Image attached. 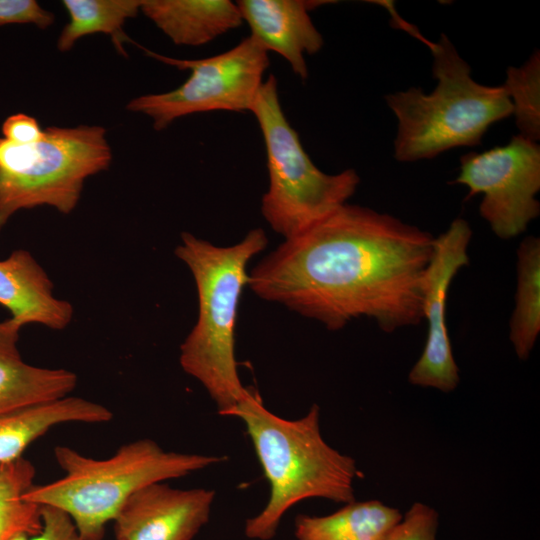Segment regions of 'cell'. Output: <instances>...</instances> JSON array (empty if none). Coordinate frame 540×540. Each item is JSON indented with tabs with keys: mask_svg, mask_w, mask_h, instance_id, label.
Masks as SVG:
<instances>
[{
	"mask_svg": "<svg viewBox=\"0 0 540 540\" xmlns=\"http://www.w3.org/2000/svg\"><path fill=\"white\" fill-rule=\"evenodd\" d=\"M434 239L390 214L345 203L285 239L249 272L247 285L332 331L366 317L392 333L423 319Z\"/></svg>",
	"mask_w": 540,
	"mask_h": 540,
	"instance_id": "6da1fadb",
	"label": "cell"
},
{
	"mask_svg": "<svg viewBox=\"0 0 540 540\" xmlns=\"http://www.w3.org/2000/svg\"><path fill=\"white\" fill-rule=\"evenodd\" d=\"M227 416L244 423L270 487L264 508L245 521L247 538L272 539L284 514L302 500L355 501L356 462L324 440L317 404L303 417L288 420L269 411L259 394L249 389Z\"/></svg>",
	"mask_w": 540,
	"mask_h": 540,
	"instance_id": "7a4b0ae2",
	"label": "cell"
},
{
	"mask_svg": "<svg viewBox=\"0 0 540 540\" xmlns=\"http://www.w3.org/2000/svg\"><path fill=\"white\" fill-rule=\"evenodd\" d=\"M266 233L251 229L230 246L181 234L175 255L190 270L198 296V317L180 346L182 369L205 388L218 413H228L248 394L238 374L235 325L249 261L267 246Z\"/></svg>",
	"mask_w": 540,
	"mask_h": 540,
	"instance_id": "3957f363",
	"label": "cell"
},
{
	"mask_svg": "<svg viewBox=\"0 0 540 540\" xmlns=\"http://www.w3.org/2000/svg\"><path fill=\"white\" fill-rule=\"evenodd\" d=\"M430 49L434 90L410 88L385 96L397 118L394 157L401 162L431 159L456 147L476 146L495 122L512 115L504 85L487 86L471 77V68L445 35L430 42L404 23Z\"/></svg>",
	"mask_w": 540,
	"mask_h": 540,
	"instance_id": "277c9868",
	"label": "cell"
},
{
	"mask_svg": "<svg viewBox=\"0 0 540 540\" xmlns=\"http://www.w3.org/2000/svg\"><path fill=\"white\" fill-rule=\"evenodd\" d=\"M54 456L64 476L33 485L23 498L65 512L81 540H102L105 525L141 488L227 460L225 455L166 451L148 438L124 444L106 459L85 456L68 446H56Z\"/></svg>",
	"mask_w": 540,
	"mask_h": 540,
	"instance_id": "5b68a950",
	"label": "cell"
},
{
	"mask_svg": "<svg viewBox=\"0 0 540 540\" xmlns=\"http://www.w3.org/2000/svg\"><path fill=\"white\" fill-rule=\"evenodd\" d=\"M250 112L265 143L269 185L261 214L273 231L291 238L347 203L359 175L353 169L327 174L312 162L283 112L274 75L263 81Z\"/></svg>",
	"mask_w": 540,
	"mask_h": 540,
	"instance_id": "8992f818",
	"label": "cell"
},
{
	"mask_svg": "<svg viewBox=\"0 0 540 540\" xmlns=\"http://www.w3.org/2000/svg\"><path fill=\"white\" fill-rule=\"evenodd\" d=\"M111 161L106 129L99 125L49 126L30 145L0 137V230L23 209L47 205L71 213L85 180Z\"/></svg>",
	"mask_w": 540,
	"mask_h": 540,
	"instance_id": "52a82bcc",
	"label": "cell"
},
{
	"mask_svg": "<svg viewBox=\"0 0 540 540\" xmlns=\"http://www.w3.org/2000/svg\"><path fill=\"white\" fill-rule=\"evenodd\" d=\"M141 48L158 61L190 71L187 80L176 89L141 95L126 105L127 110L150 117L157 131L194 113L250 111L269 66L268 52L252 36L226 52L194 60Z\"/></svg>",
	"mask_w": 540,
	"mask_h": 540,
	"instance_id": "ba28073f",
	"label": "cell"
},
{
	"mask_svg": "<svg viewBox=\"0 0 540 540\" xmlns=\"http://www.w3.org/2000/svg\"><path fill=\"white\" fill-rule=\"evenodd\" d=\"M455 183L468 188V197L483 195L479 214L497 237L514 238L540 214V146L517 134L504 146L469 152Z\"/></svg>",
	"mask_w": 540,
	"mask_h": 540,
	"instance_id": "9c48e42d",
	"label": "cell"
},
{
	"mask_svg": "<svg viewBox=\"0 0 540 540\" xmlns=\"http://www.w3.org/2000/svg\"><path fill=\"white\" fill-rule=\"evenodd\" d=\"M471 238L469 223L457 218L434 239L433 254L425 273L422 302L428 335L422 354L408 375L413 385L448 393L459 384V369L448 334L446 306L452 280L469 263Z\"/></svg>",
	"mask_w": 540,
	"mask_h": 540,
	"instance_id": "30bf717a",
	"label": "cell"
},
{
	"mask_svg": "<svg viewBox=\"0 0 540 540\" xmlns=\"http://www.w3.org/2000/svg\"><path fill=\"white\" fill-rule=\"evenodd\" d=\"M215 491L163 482L136 491L114 521L116 540H193L208 522Z\"/></svg>",
	"mask_w": 540,
	"mask_h": 540,
	"instance_id": "8fae6325",
	"label": "cell"
},
{
	"mask_svg": "<svg viewBox=\"0 0 540 540\" xmlns=\"http://www.w3.org/2000/svg\"><path fill=\"white\" fill-rule=\"evenodd\" d=\"M327 1L239 0L242 20L251 35L267 52L281 55L301 79L308 69L305 55L320 51L323 37L313 24L309 11Z\"/></svg>",
	"mask_w": 540,
	"mask_h": 540,
	"instance_id": "7c38bea8",
	"label": "cell"
},
{
	"mask_svg": "<svg viewBox=\"0 0 540 540\" xmlns=\"http://www.w3.org/2000/svg\"><path fill=\"white\" fill-rule=\"evenodd\" d=\"M0 305L23 326L37 323L62 330L73 318L72 305L54 296L46 271L23 249L0 260Z\"/></svg>",
	"mask_w": 540,
	"mask_h": 540,
	"instance_id": "4fadbf2b",
	"label": "cell"
},
{
	"mask_svg": "<svg viewBox=\"0 0 540 540\" xmlns=\"http://www.w3.org/2000/svg\"><path fill=\"white\" fill-rule=\"evenodd\" d=\"M22 327L11 317L0 322V414L66 397L77 385L72 371L23 360L17 346Z\"/></svg>",
	"mask_w": 540,
	"mask_h": 540,
	"instance_id": "5bb4252c",
	"label": "cell"
},
{
	"mask_svg": "<svg viewBox=\"0 0 540 540\" xmlns=\"http://www.w3.org/2000/svg\"><path fill=\"white\" fill-rule=\"evenodd\" d=\"M113 413L91 400L66 396L0 414V463L22 457L23 451L52 427L65 423L109 422Z\"/></svg>",
	"mask_w": 540,
	"mask_h": 540,
	"instance_id": "9a60e30c",
	"label": "cell"
},
{
	"mask_svg": "<svg viewBox=\"0 0 540 540\" xmlns=\"http://www.w3.org/2000/svg\"><path fill=\"white\" fill-rule=\"evenodd\" d=\"M140 11L176 45L207 44L243 22L229 0H142Z\"/></svg>",
	"mask_w": 540,
	"mask_h": 540,
	"instance_id": "2e32d148",
	"label": "cell"
},
{
	"mask_svg": "<svg viewBox=\"0 0 540 540\" xmlns=\"http://www.w3.org/2000/svg\"><path fill=\"white\" fill-rule=\"evenodd\" d=\"M401 518L398 509L381 501H353L329 515H297L294 535L296 540H382Z\"/></svg>",
	"mask_w": 540,
	"mask_h": 540,
	"instance_id": "e0dca14e",
	"label": "cell"
},
{
	"mask_svg": "<svg viewBox=\"0 0 540 540\" xmlns=\"http://www.w3.org/2000/svg\"><path fill=\"white\" fill-rule=\"evenodd\" d=\"M69 20L57 39L60 52L70 51L82 37L104 33L111 37L116 51L127 56L124 45L132 42L123 27L140 12L142 0H63Z\"/></svg>",
	"mask_w": 540,
	"mask_h": 540,
	"instance_id": "ac0fdd59",
	"label": "cell"
},
{
	"mask_svg": "<svg viewBox=\"0 0 540 540\" xmlns=\"http://www.w3.org/2000/svg\"><path fill=\"white\" fill-rule=\"evenodd\" d=\"M510 341L521 360L529 358L540 333V239L528 236L517 250V289Z\"/></svg>",
	"mask_w": 540,
	"mask_h": 540,
	"instance_id": "d6986e66",
	"label": "cell"
},
{
	"mask_svg": "<svg viewBox=\"0 0 540 540\" xmlns=\"http://www.w3.org/2000/svg\"><path fill=\"white\" fill-rule=\"evenodd\" d=\"M35 475L34 465L23 457L0 463V540L41 531V506L23 498Z\"/></svg>",
	"mask_w": 540,
	"mask_h": 540,
	"instance_id": "ffe728a7",
	"label": "cell"
},
{
	"mask_svg": "<svg viewBox=\"0 0 540 540\" xmlns=\"http://www.w3.org/2000/svg\"><path fill=\"white\" fill-rule=\"evenodd\" d=\"M512 103L519 134L540 138V53L535 51L521 67H509L503 84Z\"/></svg>",
	"mask_w": 540,
	"mask_h": 540,
	"instance_id": "44dd1931",
	"label": "cell"
},
{
	"mask_svg": "<svg viewBox=\"0 0 540 540\" xmlns=\"http://www.w3.org/2000/svg\"><path fill=\"white\" fill-rule=\"evenodd\" d=\"M438 525L437 511L416 502L382 540H436Z\"/></svg>",
	"mask_w": 540,
	"mask_h": 540,
	"instance_id": "7402d4cb",
	"label": "cell"
},
{
	"mask_svg": "<svg viewBox=\"0 0 540 540\" xmlns=\"http://www.w3.org/2000/svg\"><path fill=\"white\" fill-rule=\"evenodd\" d=\"M54 21V14L35 0H0V26L33 24L40 29H47Z\"/></svg>",
	"mask_w": 540,
	"mask_h": 540,
	"instance_id": "603a6c76",
	"label": "cell"
},
{
	"mask_svg": "<svg viewBox=\"0 0 540 540\" xmlns=\"http://www.w3.org/2000/svg\"><path fill=\"white\" fill-rule=\"evenodd\" d=\"M42 529L35 535L18 534L11 540H81L72 519L63 511L41 506Z\"/></svg>",
	"mask_w": 540,
	"mask_h": 540,
	"instance_id": "cb8c5ba5",
	"label": "cell"
},
{
	"mask_svg": "<svg viewBox=\"0 0 540 540\" xmlns=\"http://www.w3.org/2000/svg\"><path fill=\"white\" fill-rule=\"evenodd\" d=\"M1 132L4 139L18 145L37 143L44 136V129L37 119L25 113L8 116L2 123Z\"/></svg>",
	"mask_w": 540,
	"mask_h": 540,
	"instance_id": "d4e9b609",
	"label": "cell"
}]
</instances>
